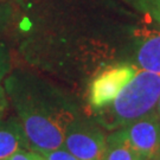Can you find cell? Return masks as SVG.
I'll return each mask as SVG.
<instances>
[{"mask_svg":"<svg viewBox=\"0 0 160 160\" xmlns=\"http://www.w3.org/2000/svg\"><path fill=\"white\" fill-rule=\"evenodd\" d=\"M13 12V0H0V31H2L11 22Z\"/></svg>","mask_w":160,"mask_h":160,"instance_id":"11","label":"cell"},{"mask_svg":"<svg viewBox=\"0 0 160 160\" xmlns=\"http://www.w3.org/2000/svg\"><path fill=\"white\" fill-rule=\"evenodd\" d=\"M138 68L131 64H119L106 69L94 78L89 87L88 101L95 112L109 106L134 77Z\"/></svg>","mask_w":160,"mask_h":160,"instance_id":"4","label":"cell"},{"mask_svg":"<svg viewBox=\"0 0 160 160\" xmlns=\"http://www.w3.org/2000/svg\"><path fill=\"white\" fill-rule=\"evenodd\" d=\"M160 97V75L138 68L134 77L113 102L96 110L98 123L115 131L154 112Z\"/></svg>","mask_w":160,"mask_h":160,"instance_id":"2","label":"cell"},{"mask_svg":"<svg viewBox=\"0 0 160 160\" xmlns=\"http://www.w3.org/2000/svg\"><path fill=\"white\" fill-rule=\"evenodd\" d=\"M104 160H142V158L132 146L123 128H119L107 137Z\"/></svg>","mask_w":160,"mask_h":160,"instance_id":"8","label":"cell"},{"mask_svg":"<svg viewBox=\"0 0 160 160\" xmlns=\"http://www.w3.org/2000/svg\"><path fill=\"white\" fill-rule=\"evenodd\" d=\"M39 154L45 160H78L65 147H59V148L52 149V151L42 152Z\"/></svg>","mask_w":160,"mask_h":160,"instance_id":"12","label":"cell"},{"mask_svg":"<svg viewBox=\"0 0 160 160\" xmlns=\"http://www.w3.org/2000/svg\"><path fill=\"white\" fill-rule=\"evenodd\" d=\"M157 116H159L160 118V97H159V101H158V103H157V106H155V109L154 112H153Z\"/></svg>","mask_w":160,"mask_h":160,"instance_id":"15","label":"cell"},{"mask_svg":"<svg viewBox=\"0 0 160 160\" xmlns=\"http://www.w3.org/2000/svg\"><path fill=\"white\" fill-rule=\"evenodd\" d=\"M39 153L31 149H19L14 154H12L6 160H38Z\"/></svg>","mask_w":160,"mask_h":160,"instance_id":"13","label":"cell"},{"mask_svg":"<svg viewBox=\"0 0 160 160\" xmlns=\"http://www.w3.org/2000/svg\"><path fill=\"white\" fill-rule=\"evenodd\" d=\"M142 160H160V118L154 113L122 127Z\"/></svg>","mask_w":160,"mask_h":160,"instance_id":"5","label":"cell"},{"mask_svg":"<svg viewBox=\"0 0 160 160\" xmlns=\"http://www.w3.org/2000/svg\"><path fill=\"white\" fill-rule=\"evenodd\" d=\"M107 137L100 127L76 118L67 128L64 146L78 160H104Z\"/></svg>","mask_w":160,"mask_h":160,"instance_id":"3","label":"cell"},{"mask_svg":"<svg viewBox=\"0 0 160 160\" xmlns=\"http://www.w3.org/2000/svg\"><path fill=\"white\" fill-rule=\"evenodd\" d=\"M19 149H31L18 118L0 120V160H6Z\"/></svg>","mask_w":160,"mask_h":160,"instance_id":"6","label":"cell"},{"mask_svg":"<svg viewBox=\"0 0 160 160\" xmlns=\"http://www.w3.org/2000/svg\"><path fill=\"white\" fill-rule=\"evenodd\" d=\"M38 160H45V159H44V158H43V157H42V155L39 154V159H38Z\"/></svg>","mask_w":160,"mask_h":160,"instance_id":"16","label":"cell"},{"mask_svg":"<svg viewBox=\"0 0 160 160\" xmlns=\"http://www.w3.org/2000/svg\"><path fill=\"white\" fill-rule=\"evenodd\" d=\"M138 68L160 75V31L143 34L137 50Z\"/></svg>","mask_w":160,"mask_h":160,"instance_id":"7","label":"cell"},{"mask_svg":"<svg viewBox=\"0 0 160 160\" xmlns=\"http://www.w3.org/2000/svg\"><path fill=\"white\" fill-rule=\"evenodd\" d=\"M132 2L160 24V0H132Z\"/></svg>","mask_w":160,"mask_h":160,"instance_id":"9","label":"cell"},{"mask_svg":"<svg viewBox=\"0 0 160 160\" xmlns=\"http://www.w3.org/2000/svg\"><path fill=\"white\" fill-rule=\"evenodd\" d=\"M11 71V56L8 48L2 40H0V83L5 80Z\"/></svg>","mask_w":160,"mask_h":160,"instance_id":"10","label":"cell"},{"mask_svg":"<svg viewBox=\"0 0 160 160\" xmlns=\"http://www.w3.org/2000/svg\"><path fill=\"white\" fill-rule=\"evenodd\" d=\"M8 97H7V94H6L5 87L0 84V120L4 119L6 112L8 109Z\"/></svg>","mask_w":160,"mask_h":160,"instance_id":"14","label":"cell"},{"mask_svg":"<svg viewBox=\"0 0 160 160\" xmlns=\"http://www.w3.org/2000/svg\"><path fill=\"white\" fill-rule=\"evenodd\" d=\"M4 87L31 151L63 147L67 128L77 118L74 103L52 84L28 72L7 75Z\"/></svg>","mask_w":160,"mask_h":160,"instance_id":"1","label":"cell"}]
</instances>
